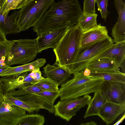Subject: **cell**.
<instances>
[{"label": "cell", "instance_id": "6da1fadb", "mask_svg": "<svg viewBox=\"0 0 125 125\" xmlns=\"http://www.w3.org/2000/svg\"><path fill=\"white\" fill-rule=\"evenodd\" d=\"M83 12L78 0H62L54 2L33 28L39 36L60 26L77 24Z\"/></svg>", "mask_w": 125, "mask_h": 125}, {"label": "cell", "instance_id": "f35d334b", "mask_svg": "<svg viewBox=\"0 0 125 125\" xmlns=\"http://www.w3.org/2000/svg\"><path fill=\"white\" fill-rule=\"evenodd\" d=\"M81 125H96V123L94 121H91L87 122L85 123H83L81 124Z\"/></svg>", "mask_w": 125, "mask_h": 125}, {"label": "cell", "instance_id": "30bf717a", "mask_svg": "<svg viewBox=\"0 0 125 125\" xmlns=\"http://www.w3.org/2000/svg\"><path fill=\"white\" fill-rule=\"evenodd\" d=\"M109 37L105 26L99 24L95 27L82 32L80 42L79 53L92 44Z\"/></svg>", "mask_w": 125, "mask_h": 125}, {"label": "cell", "instance_id": "5b68a950", "mask_svg": "<svg viewBox=\"0 0 125 125\" xmlns=\"http://www.w3.org/2000/svg\"><path fill=\"white\" fill-rule=\"evenodd\" d=\"M5 63L9 66L25 64L32 61L38 53L36 38L13 40Z\"/></svg>", "mask_w": 125, "mask_h": 125}, {"label": "cell", "instance_id": "603a6c76", "mask_svg": "<svg viewBox=\"0 0 125 125\" xmlns=\"http://www.w3.org/2000/svg\"><path fill=\"white\" fill-rule=\"evenodd\" d=\"M97 14H87L83 12L78 19L77 24L82 32H84L97 25Z\"/></svg>", "mask_w": 125, "mask_h": 125}, {"label": "cell", "instance_id": "d590c367", "mask_svg": "<svg viewBox=\"0 0 125 125\" xmlns=\"http://www.w3.org/2000/svg\"><path fill=\"white\" fill-rule=\"evenodd\" d=\"M10 66L4 63H0V74L6 69Z\"/></svg>", "mask_w": 125, "mask_h": 125}, {"label": "cell", "instance_id": "9c48e42d", "mask_svg": "<svg viewBox=\"0 0 125 125\" xmlns=\"http://www.w3.org/2000/svg\"><path fill=\"white\" fill-rule=\"evenodd\" d=\"M67 25L60 26L36 38L38 53L50 48L55 49L68 29Z\"/></svg>", "mask_w": 125, "mask_h": 125}, {"label": "cell", "instance_id": "7c38bea8", "mask_svg": "<svg viewBox=\"0 0 125 125\" xmlns=\"http://www.w3.org/2000/svg\"><path fill=\"white\" fill-rule=\"evenodd\" d=\"M43 72L46 78L54 82L58 86L67 81L73 73L69 70L54 64H47L43 68Z\"/></svg>", "mask_w": 125, "mask_h": 125}, {"label": "cell", "instance_id": "7bdbcfd3", "mask_svg": "<svg viewBox=\"0 0 125 125\" xmlns=\"http://www.w3.org/2000/svg\"><path fill=\"white\" fill-rule=\"evenodd\" d=\"M1 8V6H0V9Z\"/></svg>", "mask_w": 125, "mask_h": 125}, {"label": "cell", "instance_id": "cb8c5ba5", "mask_svg": "<svg viewBox=\"0 0 125 125\" xmlns=\"http://www.w3.org/2000/svg\"><path fill=\"white\" fill-rule=\"evenodd\" d=\"M3 99L4 101L10 105L17 106L29 113L38 111L40 110L11 94H3Z\"/></svg>", "mask_w": 125, "mask_h": 125}, {"label": "cell", "instance_id": "836d02e7", "mask_svg": "<svg viewBox=\"0 0 125 125\" xmlns=\"http://www.w3.org/2000/svg\"><path fill=\"white\" fill-rule=\"evenodd\" d=\"M115 4L118 14L125 7V4L123 2L122 0H115Z\"/></svg>", "mask_w": 125, "mask_h": 125}, {"label": "cell", "instance_id": "3957f363", "mask_svg": "<svg viewBox=\"0 0 125 125\" xmlns=\"http://www.w3.org/2000/svg\"><path fill=\"white\" fill-rule=\"evenodd\" d=\"M73 77L61 85L59 89L61 100L75 98L99 90L103 79L85 76L80 72L73 73Z\"/></svg>", "mask_w": 125, "mask_h": 125}, {"label": "cell", "instance_id": "f546056e", "mask_svg": "<svg viewBox=\"0 0 125 125\" xmlns=\"http://www.w3.org/2000/svg\"><path fill=\"white\" fill-rule=\"evenodd\" d=\"M108 1V0H95L98 10L100 13L102 17L105 21L110 13L107 9Z\"/></svg>", "mask_w": 125, "mask_h": 125}, {"label": "cell", "instance_id": "4fadbf2b", "mask_svg": "<svg viewBox=\"0 0 125 125\" xmlns=\"http://www.w3.org/2000/svg\"><path fill=\"white\" fill-rule=\"evenodd\" d=\"M103 58L114 60L120 67L125 60V40L114 43L92 61Z\"/></svg>", "mask_w": 125, "mask_h": 125}, {"label": "cell", "instance_id": "ffe728a7", "mask_svg": "<svg viewBox=\"0 0 125 125\" xmlns=\"http://www.w3.org/2000/svg\"><path fill=\"white\" fill-rule=\"evenodd\" d=\"M118 14L117 21L112 29V36L115 43L125 40V8Z\"/></svg>", "mask_w": 125, "mask_h": 125}, {"label": "cell", "instance_id": "d6986e66", "mask_svg": "<svg viewBox=\"0 0 125 125\" xmlns=\"http://www.w3.org/2000/svg\"><path fill=\"white\" fill-rule=\"evenodd\" d=\"M0 77L1 91L3 94H10L22 86V80L19 75Z\"/></svg>", "mask_w": 125, "mask_h": 125}, {"label": "cell", "instance_id": "60d3db41", "mask_svg": "<svg viewBox=\"0 0 125 125\" xmlns=\"http://www.w3.org/2000/svg\"><path fill=\"white\" fill-rule=\"evenodd\" d=\"M1 83L0 81V91H1Z\"/></svg>", "mask_w": 125, "mask_h": 125}, {"label": "cell", "instance_id": "8d00e7d4", "mask_svg": "<svg viewBox=\"0 0 125 125\" xmlns=\"http://www.w3.org/2000/svg\"><path fill=\"white\" fill-rule=\"evenodd\" d=\"M125 118V114L124 113L122 117L114 125H118L120 124L124 120Z\"/></svg>", "mask_w": 125, "mask_h": 125}, {"label": "cell", "instance_id": "7402d4cb", "mask_svg": "<svg viewBox=\"0 0 125 125\" xmlns=\"http://www.w3.org/2000/svg\"><path fill=\"white\" fill-rule=\"evenodd\" d=\"M105 100L99 91L94 93V96L88 104V107L84 116V118L98 115L99 112Z\"/></svg>", "mask_w": 125, "mask_h": 125}, {"label": "cell", "instance_id": "2e32d148", "mask_svg": "<svg viewBox=\"0 0 125 125\" xmlns=\"http://www.w3.org/2000/svg\"><path fill=\"white\" fill-rule=\"evenodd\" d=\"M115 61L111 58H103L91 61L85 68L93 71L121 72Z\"/></svg>", "mask_w": 125, "mask_h": 125}, {"label": "cell", "instance_id": "44dd1931", "mask_svg": "<svg viewBox=\"0 0 125 125\" xmlns=\"http://www.w3.org/2000/svg\"><path fill=\"white\" fill-rule=\"evenodd\" d=\"M26 111L14 105H11L3 100L0 102V116L9 118L18 119L26 114Z\"/></svg>", "mask_w": 125, "mask_h": 125}, {"label": "cell", "instance_id": "9a60e30c", "mask_svg": "<svg viewBox=\"0 0 125 125\" xmlns=\"http://www.w3.org/2000/svg\"><path fill=\"white\" fill-rule=\"evenodd\" d=\"M46 62L44 58H38L33 62L22 65L15 67L10 66L0 74V77L12 75H19L23 73L31 72L43 66Z\"/></svg>", "mask_w": 125, "mask_h": 125}, {"label": "cell", "instance_id": "74e56055", "mask_svg": "<svg viewBox=\"0 0 125 125\" xmlns=\"http://www.w3.org/2000/svg\"><path fill=\"white\" fill-rule=\"evenodd\" d=\"M120 67H121L122 69V73H125V61H124L121 64Z\"/></svg>", "mask_w": 125, "mask_h": 125}, {"label": "cell", "instance_id": "f1b7e54d", "mask_svg": "<svg viewBox=\"0 0 125 125\" xmlns=\"http://www.w3.org/2000/svg\"><path fill=\"white\" fill-rule=\"evenodd\" d=\"M13 43V40H8L5 43L0 44V63H5L6 59Z\"/></svg>", "mask_w": 125, "mask_h": 125}, {"label": "cell", "instance_id": "e575fe53", "mask_svg": "<svg viewBox=\"0 0 125 125\" xmlns=\"http://www.w3.org/2000/svg\"><path fill=\"white\" fill-rule=\"evenodd\" d=\"M6 35L0 30V44H3L8 41Z\"/></svg>", "mask_w": 125, "mask_h": 125}, {"label": "cell", "instance_id": "83f0119b", "mask_svg": "<svg viewBox=\"0 0 125 125\" xmlns=\"http://www.w3.org/2000/svg\"><path fill=\"white\" fill-rule=\"evenodd\" d=\"M36 94L43 98L51 104L54 105L55 100L60 96V92L59 90L42 91Z\"/></svg>", "mask_w": 125, "mask_h": 125}, {"label": "cell", "instance_id": "e0dca14e", "mask_svg": "<svg viewBox=\"0 0 125 125\" xmlns=\"http://www.w3.org/2000/svg\"><path fill=\"white\" fill-rule=\"evenodd\" d=\"M83 75L102 79L104 81L125 83V73L121 72L91 71L85 68L80 72Z\"/></svg>", "mask_w": 125, "mask_h": 125}, {"label": "cell", "instance_id": "b9f144b4", "mask_svg": "<svg viewBox=\"0 0 125 125\" xmlns=\"http://www.w3.org/2000/svg\"><path fill=\"white\" fill-rule=\"evenodd\" d=\"M6 0H3V1L2 3H3L6 1Z\"/></svg>", "mask_w": 125, "mask_h": 125}, {"label": "cell", "instance_id": "1f68e13d", "mask_svg": "<svg viewBox=\"0 0 125 125\" xmlns=\"http://www.w3.org/2000/svg\"><path fill=\"white\" fill-rule=\"evenodd\" d=\"M15 0H6L3 3L0 10V13L3 14L10 10H12L13 7Z\"/></svg>", "mask_w": 125, "mask_h": 125}, {"label": "cell", "instance_id": "ba28073f", "mask_svg": "<svg viewBox=\"0 0 125 125\" xmlns=\"http://www.w3.org/2000/svg\"><path fill=\"white\" fill-rule=\"evenodd\" d=\"M99 90L105 101L118 104H125V83L104 81Z\"/></svg>", "mask_w": 125, "mask_h": 125}, {"label": "cell", "instance_id": "5bb4252c", "mask_svg": "<svg viewBox=\"0 0 125 125\" xmlns=\"http://www.w3.org/2000/svg\"><path fill=\"white\" fill-rule=\"evenodd\" d=\"M9 11L4 14L0 13V30L6 35L20 32L17 27V19L20 10H15L8 16Z\"/></svg>", "mask_w": 125, "mask_h": 125}, {"label": "cell", "instance_id": "ee69618b", "mask_svg": "<svg viewBox=\"0 0 125 125\" xmlns=\"http://www.w3.org/2000/svg\"><path fill=\"white\" fill-rule=\"evenodd\" d=\"M1 0H0V2Z\"/></svg>", "mask_w": 125, "mask_h": 125}, {"label": "cell", "instance_id": "4dcf8cb0", "mask_svg": "<svg viewBox=\"0 0 125 125\" xmlns=\"http://www.w3.org/2000/svg\"><path fill=\"white\" fill-rule=\"evenodd\" d=\"M95 0H84L83 12L87 14L95 13Z\"/></svg>", "mask_w": 125, "mask_h": 125}, {"label": "cell", "instance_id": "ac0fdd59", "mask_svg": "<svg viewBox=\"0 0 125 125\" xmlns=\"http://www.w3.org/2000/svg\"><path fill=\"white\" fill-rule=\"evenodd\" d=\"M19 99L39 110L44 109L50 113L54 114V105L36 94L16 96Z\"/></svg>", "mask_w": 125, "mask_h": 125}, {"label": "cell", "instance_id": "8992f818", "mask_svg": "<svg viewBox=\"0 0 125 125\" xmlns=\"http://www.w3.org/2000/svg\"><path fill=\"white\" fill-rule=\"evenodd\" d=\"M114 43L110 36L89 46L80 52L70 71L73 73L80 72L89 62Z\"/></svg>", "mask_w": 125, "mask_h": 125}, {"label": "cell", "instance_id": "ab89813d", "mask_svg": "<svg viewBox=\"0 0 125 125\" xmlns=\"http://www.w3.org/2000/svg\"><path fill=\"white\" fill-rule=\"evenodd\" d=\"M3 94L1 91H0V102L3 100Z\"/></svg>", "mask_w": 125, "mask_h": 125}, {"label": "cell", "instance_id": "d6a6232c", "mask_svg": "<svg viewBox=\"0 0 125 125\" xmlns=\"http://www.w3.org/2000/svg\"><path fill=\"white\" fill-rule=\"evenodd\" d=\"M28 0H15L14 5L12 10L19 9L23 6Z\"/></svg>", "mask_w": 125, "mask_h": 125}, {"label": "cell", "instance_id": "52a82bcc", "mask_svg": "<svg viewBox=\"0 0 125 125\" xmlns=\"http://www.w3.org/2000/svg\"><path fill=\"white\" fill-rule=\"evenodd\" d=\"M91 99L89 94L75 98L61 100L54 105V114L69 121L81 108L88 105Z\"/></svg>", "mask_w": 125, "mask_h": 125}, {"label": "cell", "instance_id": "4316f807", "mask_svg": "<svg viewBox=\"0 0 125 125\" xmlns=\"http://www.w3.org/2000/svg\"><path fill=\"white\" fill-rule=\"evenodd\" d=\"M18 89L10 94L14 96H20L31 94H37L42 91L37 86L32 84Z\"/></svg>", "mask_w": 125, "mask_h": 125}, {"label": "cell", "instance_id": "277c9868", "mask_svg": "<svg viewBox=\"0 0 125 125\" xmlns=\"http://www.w3.org/2000/svg\"><path fill=\"white\" fill-rule=\"evenodd\" d=\"M54 1V0H28L21 8L17 19L20 31L34 26Z\"/></svg>", "mask_w": 125, "mask_h": 125}, {"label": "cell", "instance_id": "7a4b0ae2", "mask_svg": "<svg viewBox=\"0 0 125 125\" xmlns=\"http://www.w3.org/2000/svg\"><path fill=\"white\" fill-rule=\"evenodd\" d=\"M82 32L77 24L68 29L58 45L53 49L56 57L54 64L70 70L79 54Z\"/></svg>", "mask_w": 125, "mask_h": 125}, {"label": "cell", "instance_id": "d4e9b609", "mask_svg": "<svg viewBox=\"0 0 125 125\" xmlns=\"http://www.w3.org/2000/svg\"><path fill=\"white\" fill-rule=\"evenodd\" d=\"M45 122L43 115L37 114H26L19 118L16 125H43Z\"/></svg>", "mask_w": 125, "mask_h": 125}, {"label": "cell", "instance_id": "8fae6325", "mask_svg": "<svg viewBox=\"0 0 125 125\" xmlns=\"http://www.w3.org/2000/svg\"><path fill=\"white\" fill-rule=\"evenodd\" d=\"M125 104H118L105 101L98 115L107 125L125 112Z\"/></svg>", "mask_w": 125, "mask_h": 125}, {"label": "cell", "instance_id": "484cf974", "mask_svg": "<svg viewBox=\"0 0 125 125\" xmlns=\"http://www.w3.org/2000/svg\"><path fill=\"white\" fill-rule=\"evenodd\" d=\"M32 84L38 87L42 91H58L59 86L48 78H43Z\"/></svg>", "mask_w": 125, "mask_h": 125}]
</instances>
